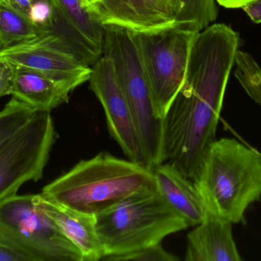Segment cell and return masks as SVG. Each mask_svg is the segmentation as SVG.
<instances>
[{
    "label": "cell",
    "instance_id": "23",
    "mask_svg": "<svg viewBox=\"0 0 261 261\" xmlns=\"http://www.w3.org/2000/svg\"><path fill=\"white\" fill-rule=\"evenodd\" d=\"M15 67L0 60V98L11 95Z\"/></svg>",
    "mask_w": 261,
    "mask_h": 261
},
{
    "label": "cell",
    "instance_id": "25",
    "mask_svg": "<svg viewBox=\"0 0 261 261\" xmlns=\"http://www.w3.org/2000/svg\"><path fill=\"white\" fill-rule=\"evenodd\" d=\"M242 9L254 22L261 23V0H256Z\"/></svg>",
    "mask_w": 261,
    "mask_h": 261
},
{
    "label": "cell",
    "instance_id": "21",
    "mask_svg": "<svg viewBox=\"0 0 261 261\" xmlns=\"http://www.w3.org/2000/svg\"><path fill=\"white\" fill-rule=\"evenodd\" d=\"M237 79L250 98L261 107V67L252 56L239 50L234 58Z\"/></svg>",
    "mask_w": 261,
    "mask_h": 261
},
{
    "label": "cell",
    "instance_id": "29",
    "mask_svg": "<svg viewBox=\"0 0 261 261\" xmlns=\"http://www.w3.org/2000/svg\"><path fill=\"white\" fill-rule=\"evenodd\" d=\"M0 1H2V0H0Z\"/></svg>",
    "mask_w": 261,
    "mask_h": 261
},
{
    "label": "cell",
    "instance_id": "5",
    "mask_svg": "<svg viewBox=\"0 0 261 261\" xmlns=\"http://www.w3.org/2000/svg\"><path fill=\"white\" fill-rule=\"evenodd\" d=\"M104 55L111 58L129 105L149 170L164 163L163 120L155 109L138 46L129 29L103 26Z\"/></svg>",
    "mask_w": 261,
    "mask_h": 261
},
{
    "label": "cell",
    "instance_id": "14",
    "mask_svg": "<svg viewBox=\"0 0 261 261\" xmlns=\"http://www.w3.org/2000/svg\"><path fill=\"white\" fill-rule=\"evenodd\" d=\"M41 199L46 214L79 250L84 260H102L105 254L96 231V216L67 208L42 196Z\"/></svg>",
    "mask_w": 261,
    "mask_h": 261
},
{
    "label": "cell",
    "instance_id": "6",
    "mask_svg": "<svg viewBox=\"0 0 261 261\" xmlns=\"http://www.w3.org/2000/svg\"><path fill=\"white\" fill-rule=\"evenodd\" d=\"M0 241L29 261H84L46 214L40 194L15 195L0 204Z\"/></svg>",
    "mask_w": 261,
    "mask_h": 261
},
{
    "label": "cell",
    "instance_id": "20",
    "mask_svg": "<svg viewBox=\"0 0 261 261\" xmlns=\"http://www.w3.org/2000/svg\"><path fill=\"white\" fill-rule=\"evenodd\" d=\"M37 112L32 106L12 97L0 110V149L22 130Z\"/></svg>",
    "mask_w": 261,
    "mask_h": 261
},
{
    "label": "cell",
    "instance_id": "8",
    "mask_svg": "<svg viewBox=\"0 0 261 261\" xmlns=\"http://www.w3.org/2000/svg\"><path fill=\"white\" fill-rule=\"evenodd\" d=\"M55 136L50 113L38 111L0 149V204L15 196L23 184L42 178Z\"/></svg>",
    "mask_w": 261,
    "mask_h": 261
},
{
    "label": "cell",
    "instance_id": "27",
    "mask_svg": "<svg viewBox=\"0 0 261 261\" xmlns=\"http://www.w3.org/2000/svg\"><path fill=\"white\" fill-rule=\"evenodd\" d=\"M82 1L83 3H84V6H85L86 8H87L88 6H90V5H92L93 3H95L96 0H82Z\"/></svg>",
    "mask_w": 261,
    "mask_h": 261
},
{
    "label": "cell",
    "instance_id": "19",
    "mask_svg": "<svg viewBox=\"0 0 261 261\" xmlns=\"http://www.w3.org/2000/svg\"><path fill=\"white\" fill-rule=\"evenodd\" d=\"M175 9V25L199 32L218 16L216 0H171Z\"/></svg>",
    "mask_w": 261,
    "mask_h": 261
},
{
    "label": "cell",
    "instance_id": "1",
    "mask_svg": "<svg viewBox=\"0 0 261 261\" xmlns=\"http://www.w3.org/2000/svg\"><path fill=\"white\" fill-rule=\"evenodd\" d=\"M239 33L225 24L196 35L184 84L163 118V160L194 180L216 140Z\"/></svg>",
    "mask_w": 261,
    "mask_h": 261
},
{
    "label": "cell",
    "instance_id": "26",
    "mask_svg": "<svg viewBox=\"0 0 261 261\" xmlns=\"http://www.w3.org/2000/svg\"><path fill=\"white\" fill-rule=\"evenodd\" d=\"M217 3L227 9H239L256 0H216Z\"/></svg>",
    "mask_w": 261,
    "mask_h": 261
},
{
    "label": "cell",
    "instance_id": "24",
    "mask_svg": "<svg viewBox=\"0 0 261 261\" xmlns=\"http://www.w3.org/2000/svg\"><path fill=\"white\" fill-rule=\"evenodd\" d=\"M0 261H29V260L27 257L0 241Z\"/></svg>",
    "mask_w": 261,
    "mask_h": 261
},
{
    "label": "cell",
    "instance_id": "10",
    "mask_svg": "<svg viewBox=\"0 0 261 261\" xmlns=\"http://www.w3.org/2000/svg\"><path fill=\"white\" fill-rule=\"evenodd\" d=\"M89 81L90 88L103 107L112 137L129 160L147 167L128 101L110 57L104 55L95 63Z\"/></svg>",
    "mask_w": 261,
    "mask_h": 261
},
{
    "label": "cell",
    "instance_id": "2",
    "mask_svg": "<svg viewBox=\"0 0 261 261\" xmlns=\"http://www.w3.org/2000/svg\"><path fill=\"white\" fill-rule=\"evenodd\" d=\"M156 189L153 171L147 167L101 153L81 160L47 184L41 196L67 208L96 216L132 196Z\"/></svg>",
    "mask_w": 261,
    "mask_h": 261
},
{
    "label": "cell",
    "instance_id": "7",
    "mask_svg": "<svg viewBox=\"0 0 261 261\" xmlns=\"http://www.w3.org/2000/svg\"><path fill=\"white\" fill-rule=\"evenodd\" d=\"M161 119L184 84L192 45L198 32L178 26L133 32Z\"/></svg>",
    "mask_w": 261,
    "mask_h": 261
},
{
    "label": "cell",
    "instance_id": "28",
    "mask_svg": "<svg viewBox=\"0 0 261 261\" xmlns=\"http://www.w3.org/2000/svg\"><path fill=\"white\" fill-rule=\"evenodd\" d=\"M2 48H3V45H2L1 40H0V49H1Z\"/></svg>",
    "mask_w": 261,
    "mask_h": 261
},
{
    "label": "cell",
    "instance_id": "9",
    "mask_svg": "<svg viewBox=\"0 0 261 261\" xmlns=\"http://www.w3.org/2000/svg\"><path fill=\"white\" fill-rule=\"evenodd\" d=\"M0 60L14 67L37 70L76 89L89 81L92 68L70 52L55 34L41 33L9 47L0 49Z\"/></svg>",
    "mask_w": 261,
    "mask_h": 261
},
{
    "label": "cell",
    "instance_id": "16",
    "mask_svg": "<svg viewBox=\"0 0 261 261\" xmlns=\"http://www.w3.org/2000/svg\"><path fill=\"white\" fill-rule=\"evenodd\" d=\"M27 17L43 33L61 37L68 29L54 0H5Z\"/></svg>",
    "mask_w": 261,
    "mask_h": 261
},
{
    "label": "cell",
    "instance_id": "4",
    "mask_svg": "<svg viewBox=\"0 0 261 261\" xmlns=\"http://www.w3.org/2000/svg\"><path fill=\"white\" fill-rule=\"evenodd\" d=\"M102 260L161 244L170 234L190 228L158 190L135 195L96 216Z\"/></svg>",
    "mask_w": 261,
    "mask_h": 261
},
{
    "label": "cell",
    "instance_id": "11",
    "mask_svg": "<svg viewBox=\"0 0 261 261\" xmlns=\"http://www.w3.org/2000/svg\"><path fill=\"white\" fill-rule=\"evenodd\" d=\"M87 9L102 26L138 32L176 26L171 0H96Z\"/></svg>",
    "mask_w": 261,
    "mask_h": 261
},
{
    "label": "cell",
    "instance_id": "3",
    "mask_svg": "<svg viewBox=\"0 0 261 261\" xmlns=\"http://www.w3.org/2000/svg\"><path fill=\"white\" fill-rule=\"evenodd\" d=\"M207 211L232 225L243 222L261 198V156L231 138L216 139L193 180Z\"/></svg>",
    "mask_w": 261,
    "mask_h": 261
},
{
    "label": "cell",
    "instance_id": "12",
    "mask_svg": "<svg viewBox=\"0 0 261 261\" xmlns=\"http://www.w3.org/2000/svg\"><path fill=\"white\" fill-rule=\"evenodd\" d=\"M187 235V261H241L232 224L207 211L202 222Z\"/></svg>",
    "mask_w": 261,
    "mask_h": 261
},
{
    "label": "cell",
    "instance_id": "18",
    "mask_svg": "<svg viewBox=\"0 0 261 261\" xmlns=\"http://www.w3.org/2000/svg\"><path fill=\"white\" fill-rule=\"evenodd\" d=\"M41 33L22 13L5 0L0 1V40L3 48L32 39Z\"/></svg>",
    "mask_w": 261,
    "mask_h": 261
},
{
    "label": "cell",
    "instance_id": "13",
    "mask_svg": "<svg viewBox=\"0 0 261 261\" xmlns=\"http://www.w3.org/2000/svg\"><path fill=\"white\" fill-rule=\"evenodd\" d=\"M153 173L156 190L166 202L190 228L200 224L206 216L207 209L194 182L169 162L160 164Z\"/></svg>",
    "mask_w": 261,
    "mask_h": 261
},
{
    "label": "cell",
    "instance_id": "17",
    "mask_svg": "<svg viewBox=\"0 0 261 261\" xmlns=\"http://www.w3.org/2000/svg\"><path fill=\"white\" fill-rule=\"evenodd\" d=\"M64 21L87 41L102 50L103 26H101L82 0H54Z\"/></svg>",
    "mask_w": 261,
    "mask_h": 261
},
{
    "label": "cell",
    "instance_id": "15",
    "mask_svg": "<svg viewBox=\"0 0 261 261\" xmlns=\"http://www.w3.org/2000/svg\"><path fill=\"white\" fill-rule=\"evenodd\" d=\"M14 67L11 95L32 106L37 111L50 113L54 109L68 102L70 93L74 90L70 86L37 70Z\"/></svg>",
    "mask_w": 261,
    "mask_h": 261
},
{
    "label": "cell",
    "instance_id": "22",
    "mask_svg": "<svg viewBox=\"0 0 261 261\" xmlns=\"http://www.w3.org/2000/svg\"><path fill=\"white\" fill-rule=\"evenodd\" d=\"M112 260L176 261L179 260V258L167 252L161 243L117 256Z\"/></svg>",
    "mask_w": 261,
    "mask_h": 261
}]
</instances>
